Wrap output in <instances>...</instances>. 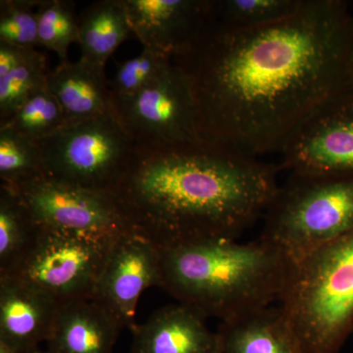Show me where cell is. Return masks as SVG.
<instances>
[{
  "label": "cell",
  "mask_w": 353,
  "mask_h": 353,
  "mask_svg": "<svg viewBox=\"0 0 353 353\" xmlns=\"http://www.w3.org/2000/svg\"><path fill=\"white\" fill-rule=\"evenodd\" d=\"M43 0H1L0 41L36 48L39 43V7Z\"/></svg>",
  "instance_id": "cell-26"
},
{
  "label": "cell",
  "mask_w": 353,
  "mask_h": 353,
  "mask_svg": "<svg viewBox=\"0 0 353 353\" xmlns=\"http://www.w3.org/2000/svg\"><path fill=\"white\" fill-rule=\"evenodd\" d=\"M75 3L66 0H43L39 7V43L57 53L60 64L69 62L71 44L78 43Z\"/></svg>",
  "instance_id": "cell-23"
},
{
  "label": "cell",
  "mask_w": 353,
  "mask_h": 353,
  "mask_svg": "<svg viewBox=\"0 0 353 353\" xmlns=\"http://www.w3.org/2000/svg\"><path fill=\"white\" fill-rule=\"evenodd\" d=\"M121 331L92 299L60 303L46 353H112Z\"/></svg>",
  "instance_id": "cell-16"
},
{
  "label": "cell",
  "mask_w": 353,
  "mask_h": 353,
  "mask_svg": "<svg viewBox=\"0 0 353 353\" xmlns=\"http://www.w3.org/2000/svg\"><path fill=\"white\" fill-rule=\"evenodd\" d=\"M132 32L143 48L176 57L211 17L212 0H123Z\"/></svg>",
  "instance_id": "cell-12"
},
{
  "label": "cell",
  "mask_w": 353,
  "mask_h": 353,
  "mask_svg": "<svg viewBox=\"0 0 353 353\" xmlns=\"http://www.w3.org/2000/svg\"><path fill=\"white\" fill-rule=\"evenodd\" d=\"M280 167L206 145L137 152L109 194L128 224L158 248L233 239L264 216Z\"/></svg>",
  "instance_id": "cell-2"
},
{
  "label": "cell",
  "mask_w": 353,
  "mask_h": 353,
  "mask_svg": "<svg viewBox=\"0 0 353 353\" xmlns=\"http://www.w3.org/2000/svg\"><path fill=\"white\" fill-rule=\"evenodd\" d=\"M60 303L13 276H0V341L25 353L46 343Z\"/></svg>",
  "instance_id": "cell-13"
},
{
  "label": "cell",
  "mask_w": 353,
  "mask_h": 353,
  "mask_svg": "<svg viewBox=\"0 0 353 353\" xmlns=\"http://www.w3.org/2000/svg\"><path fill=\"white\" fill-rule=\"evenodd\" d=\"M217 353H309L282 306H266L221 322Z\"/></svg>",
  "instance_id": "cell-15"
},
{
  "label": "cell",
  "mask_w": 353,
  "mask_h": 353,
  "mask_svg": "<svg viewBox=\"0 0 353 353\" xmlns=\"http://www.w3.org/2000/svg\"><path fill=\"white\" fill-rule=\"evenodd\" d=\"M36 52V48H22L0 41V78L26 63Z\"/></svg>",
  "instance_id": "cell-27"
},
{
  "label": "cell",
  "mask_w": 353,
  "mask_h": 353,
  "mask_svg": "<svg viewBox=\"0 0 353 353\" xmlns=\"http://www.w3.org/2000/svg\"><path fill=\"white\" fill-rule=\"evenodd\" d=\"M79 41L83 59L106 66L121 43L134 34L123 0H99L79 15Z\"/></svg>",
  "instance_id": "cell-18"
},
{
  "label": "cell",
  "mask_w": 353,
  "mask_h": 353,
  "mask_svg": "<svg viewBox=\"0 0 353 353\" xmlns=\"http://www.w3.org/2000/svg\"><path fill=\"white\" fill-rule=\"evenodd\" d=\"M172 64V58L152 48H143L139 57L118 63L110 80L113 97L138 94L163 77Z\"/></svg>",
  "instance_id": "cell-25"
},
{
  "label": "cell",
  "mask_w": 353,
  "mask_h": 353,
  "mask_svg": "<svg viewBox=\"0 0 353 353\" xmlns=\"http://www.w3.org/2000/svg\"><path fill=\"white\" fill-rule=\"evenodd\" d=\"M172 60L189 81L203 143L259 158L280 152L317 106L353 88V15L341 0H305L261 27L210 17Z\"/></svg>",
  "instance_id": "cell-1"
},
{
  "label": "cell",
  "mask_w": 353,
  "mask_h": 353,
  "mask_svg": "<svg viewBox=\"0 0 353 353\" xmlns=\"http://www.w3.org/2000/svg\"><path fill=\"white\" fill-rule=\"evenodd\" d=\"M205 315L183 303L157 309L132 330L131 353H217Z\"/></svg>",
  "instance_id": "cell-14"
},
{
  "label": "cell",
  "mask_w": 353,
  "mask_h": 353,
  "mask_svg": "<svg viewBox=\"0 0 353 353\" xmlns=\"http://www.w3.org/2000/svg\"><path fill=\"white\" fill-rule=\"evenodd\" d=\"M41 229L19 192L0 185V276L10 275L19 267Z\"/></svg>",
  "instance_id": "cell-19"
},
{
  "label": "cell",
  "mask_w": 353,
  "mask_h": 353,
  "mask_svg": "<svg viewBox=\"0 0 353 353\" xmlns=\"http://www.w3.org/2000/svg\"><path fill=\"white\" fill-rule=\"evenodd\" d=\"M36 143L48 176L108 196L138 152L114 113L69 123Z\"/></svg>",
  "instance_id": "cell-6"
},
{
  "label": "cell",
  "mask_w": 353,
  "mask_h": 353,
  "mask_svg": "<svg viewBox=\"0 0 353 353\" xmlns=\"http://www.w3.org/2000/svg\"><path fill=\"white\" fill-rule=\"evenodd\" d=\"M161 285L160 248L136 231L123 234L111 245L92 301L120 329L136 328L137 306L143 292Z\"/></svg>",
  "instance_id": "cell-11"
},
{
  "label": "cell",
  "mask_w": 353,
  "mask_h": 353,
  "mask_svg": "<svg viewBox=\"0 0 353 353\" xmlns=\"http://www.w3.org/2000/svg\"><path fill=\"white\" fill-rule=\"evenodd\" d=\"M15 190L34 219L46 229L108 239H117L134 231L108 194L50 176Z\"/></svg>",
  "instance_id": "cell-10"
},
{
  "label": "cell",
  "mask_w": 353,
  "mask_h": 353,
  "mask_svg": "<svg viewBox=\"0 0 353 353\" xmlns=\"http://www.w3.org/2000/svg\"><path fill=\"white\" fill-rule=\"evenodd\" d=\"M48 73L46 57L37 51L26 63L0 78V127L12 118L32 94L46 87Z\"/></svg>",
  "instance_id": "cell-24"
},
{
  "label": "cell",
  "mask_w": 353,
  "mask_h": 353,
  "mask_svg": "<svg viewBox=\"0 0 353 353\" xmlns=\"http://www.w3.org/2000/svg\"><path fill=\"white\" fill-rule=\"evenodd\" d=\"M305 0H212L211 17L227 27H261L292 17Z\"/></svg>",
  "instance_id": "cell-21"
},
{
  "label": "cell",
  "mask_w": 353,
  "mask_h": 353,
  "mask_svg": "<svg viewBox=\"0 0 353 353\" xmlns=\"http://www.w3.org/2000/svg\"><path fill=\"white\" fill-rule=\"evenodd\" d=\"M38 353H46V352H39Z\"/></svg>",
  "instance_id": "cell-29"
},
{
  "label": "cell",
  "mask_w": 353,
  "mask_h": 353,
  "mask_svg": "<svg viewBox=\"0 0 353 353\" xmlns=\"http://www.w3.org/2000/svg\"><path fill=\"white\" fill-rule=\"evenodd\" d=\"M161 252V285L178 303L227 321L281 301L292 265L259 239L188 241Z\"/></svg>",
  "instance_id": "cell-3"
},
{
  "label": "cell",
  "mask_w": 353,
  "mask_h": 353,
  "mask_svg": "<svg viewBox=\"0 0 353 353\" xmlns=\"http://www.w3.org/2000/svg\"><path fill=\"white\" fill-rule=\"evenodd\" d=\"M309 353H338L353 332V230L292 265L280 301Z\"/></svg>",
  "instance_id": "cell-4"
},
{
  "label": "cell",
  "mask_w": 353,
  "mask_h": 353,
  "mask_svg": "<svg viewBox=\"0 0 353 353\" xmlns=\"http://www.w3.org/2000/svg\"><path fill=\"white\" fill-rule=\"evenodd\" d=\"M48 176L38 143L8 127L0 128L1 185L18 190Z\"/></svg>",
  "instance_id": "cell-20"
},
{
  "label": "cell",
  "mask_w": 353,
  "mask_h": 353,
  "mask_svg": "<svg viewBox=\"0 0 353 353\" xmlns=\"http://www.w3.org/2000/svg\"><path fill=\"white\" fill-rule=\"evenodd\" d=\"M264 217L259 238L296 264L353 230V176L290 173Z\"/></svg>",
  "instance_id": "cell-5"
},
{
  "label": "cell",
  "mask_w": 353,
  "mask_h": 353,
  "mask_svg": "<svg viewBox=\"0 0 353 353\" xmlns=\"http://www.w3.org/2000/svg\"><path fill=\"white\" fill-rule=\"evenodd\" d=\"M117 239L43 228L29 254L6 276L29 283L59 303L92 299L109 250Z\"/></svg>",
  "instance_id": "cell-8"
},
{
  "label": "cell",
  "mask_w": 353,
  "mask_h": 353,
  "mask_svg": "<svg viewBox=\"0 0 353 353\" xmlns=\"http://www.w3.org/2000/svg\"><path fill=\"white\" fill-rule=\"evenodd\" d=\"M282 166L301 175L353 176V88L317 106L281 148Z\"/></svg>",
  "instance_id": "cell-9"
},
{
  "label": "cell",
  "mask_w": 353,
  "mask_h": 353,
  "mask_svg": "<svg viewBox=\"0 0 353 353\" xmlns=\"http://www.w3.org/2000/svg\"><path fill=\"white\" fill-rule=\"evenodd\" d=\"M48 87L59 101L67 122L113 113V94L105 66L80 58L59 64L48 75Z\"/></svg>",
  "instance_id": "cell-17"
},
{
  "label": "cell",
  "mask_w": 353,
  "mask_h": 353,
  "mask_svg": "<svg viewBox=\"0 0 353 353\" xmlns=\"http://www.w3.org/2000/svg\"><path fill=\"white\" fill-rule=\"evenodd\" d=\"M67 124L62 106L46 83V87L32 94L1 127L10 128L26 138L39 141L59 131Z\"/></svg>",
  "instance_id": "cell-22"
},
{
  "label": "cell",
  "mask_w": 353,
  "mask_h": 353,
  "mask_svg": "<svg viewBox=\"0 0 353 353\" xmlns=\"http://www.w3.org/2000/svg\"><path fill=\"white\" fill-rule=\"evenodd\" d=\"M113 113L139 152L204 143L189 81L174 62L163 77L138 94L113 97Z\"/></svg>",
  "instance_id": "cell-7"
},
{
  "label": "cell",
  "mask_w": 353,
  "mask_h": 353,
  "mask_svg": "<svg viewBox=\"0 0 353 353\" xmlns=\"http://www.w3.org/2000/svg\"><path fill=\"white\" fill-rule=\"evenodd\" d=\"M0 353H25L20 352V350H16L11 347V345H7L3 341H0ZM38 353V352H37Z\"/></svg>",
  "instance_id": "cell-28"
}]
</instances>
